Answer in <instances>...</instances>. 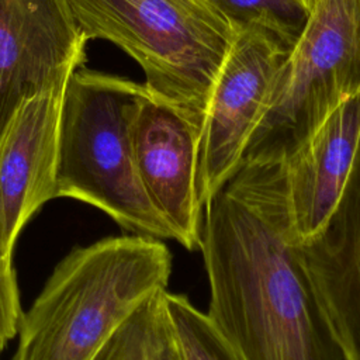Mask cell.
<instances>
[{"mask_svg": "<svg viewBox=\"0 0 360 360\" xmlns=\"http://www.w3.org/2000/svg\"><path fill=\"white\" fill-rule=\"evenodd\" d=\"M22 309L13 262H0V354L18 333Z\"/></svg>", "mask_w": 360, "mask_h": 360, "instance_id": "cell-15", "label": "cell"}, {"mask_svg": "<svg viewBox=\"0 0 360 360\" xmlns=\"http://www.w3.org/2000/svg\"><path fill=\"white\" fill-rule=\"evenodd\" d=\"M288 52L267 32L239 27L198 135V191L204 205L242 162L274 73Z\"/></svg>", "mask_w": 360, "mask_h": 360, "instance_id": "cell-6", "label": "cell"}, {"mask_svg": "<svg viewBox=\"0 0 360 360\" xmlns=\"http://www.w3.org/2000/svg\"><path fill=\"white\" fill-rule=\"evenodd\" d=\"M87 41L66 0H0V136L28 98L84 66Z\"/></svg>", "mask_w": 360, "mask_h": 360, "instance_id": "cell-7", "label": "cell"}, {"mask_svg": "<svg viewBox=\"0 0 360 360\" xmlns=\"http://www.w3.org/2000/svg\"><path fill=\"white\" fill-rule=\"evenodd\" d=\"M301 1H302L308 8H309V6H311V3H312V0H301Z\"/></svg>", "mask_w": 360, "mask_h": 360, "instance_id": "cell-16", "label": "cell"}, {"mask_svg": "<svg viewBox=\"0 0 360 360\" xmlns=\"http://www.w3.org/2000/svg\"><path fill=\"white\" fill-rule=\"evenodd\" d=\"M360 135V91L345 100L284 160L297 242L315 235L333 211L349 177Z\"/></svg>", "mask_w": 360, "mask_h": 360, "instance_id": "cell-11", "label": "cell"}, {"mask_svg": "<svg viewBox=\"0 0 360 360\" xmlns=\"http://www.w3.org/2000/svg\"><path fill=\"white\" fill-rule=\"evenodd\" d=\"M298 252L343 359L360 360V135L333 211Z\"/></svg>", "mask_w": 360, "mask_h": 360, "instance_id": "cell-10", "label": "cell"}, {"mask_svg": "<svg viewBox=\"0 0 360 360\" xmlns=\"http://www.w3.org/2000/svg\"><path fill=\"white\" fill-rule=\"evenodd\" d=\"M87 39H105L143 70L150 97L198 135L219 69L238 35L217 0H66Z\"/></svg>", "mask_w": 360, "mask_h": 360, "instance_id": "cell-3", "label": "cell"}, {"mask_svg": "<svg viewBox=\"0 0 360 360\" xmlns=\"http://www.w3.org/2000/svg\"><path fill=\"white\" fill-rule=\"evenodd\" d=\"M360 91V0H312L278 66L242 160L284 162Z\"/></svg>", "mask_w": 360, "mask_h": 360, "instance_id": "cell-5", "label": "cell"}, {"mask_svg": "<svg viewBox=\"0 0 360 360\" xmlns=\"http://www.w3.org/2000/svg\"><path fill=\"white\" fill-rule=\"evenodd\" d=\"M172 253L145 235L103 238L72 249L22 312L13 360H93L117 326L166 288Z\"/></svg>", "mask_w": 360, "mask_h": 360, "instance_id": "cell-2", "label": "cell"}, {"mask_svg": "<svg viewBox=\"0 0 360 360\" xmlns=\"http://www.w3.org/2000/svg\"><path fill=\"white\" fill-rule=\"evenodd\" d=\"M205 312L239 360H345L300 257L284 162L242 160L204 205Z\"/></svg>", "mask_w": 360, "mask_h": 360, "instance_id": "cell-1", "label": "cell"}, {"mask_svg": "<svg viewBox=\"0 0 360 360\" xmlns=\"http://www.w3.org/2000/svg\"><path fill=\"white\" fill-rule=\"evenodd\" d=\"M68 80L28 98L0 136V262H13L25 224L56 198L59 121Z\"/></svg>", "mask_w": 360, "mask_h": 360, "instance_id": "cell-9", "label": "cell"}, {"mask_svg": "<svg viewBox=\"0 0 360 360\" xmlns=\"http://www.w3.org/2000/svg\"><path fill=\"white\" fill-rule=\"evenodd\" d=\"M132 150L143 191L173 239L188 250L200 249L204 204L197 128L148 94L132 121Z\"/></svg>", "mask_w": 360, "mask_h": 360, "instance_id": "cell-8", "label": "cell"}, {"mask_svg": "<svg viewBox=\"0 0 360 360\" xmlns=\"http://www.w3.org/2000/svg\"><path fill=\"white\" fill-rule=\"evenodd\" d=\"M166 288L143 300L93 360H186L166 304Z\"/></svg>", "mask_w": 360, "mask_h": 360, "instance_id": "cell-12", "label": "cell"}, {"mask_svg": "<svg viewBox=\"0 0 360 360\" xmlns=\"http://www.w3.org/2000/svg\"><path fill=\"white\" fill-rule=\"evenodd\" d=\"M166 304L186 360H239L207 314L186 295L166 291Z\"/></svg>", "mask_w": 360, "mask_h": 360, "instance_id": "cell-14", "label": "cell"}, {"mask_svg": "<svg viewBox=\"0 0 360 360\" xmlns=\"http://www.w3.org/2000/svg\"><path fill=\"white\" fill-rule=\"evenodd\" d=\"M239 27L257 28L291 49L302 32L309 8L301 0H217Z\"/></svg>", "mask_w": 360, "mask_h": 360, "instance_id": "cell-13", "label": "cell"}, {"mask_svg": "<svg viewBox=\"0 0 360 360\" xmlns=\"http://www.w3.org/2000/svg\"><path fill=\"white\" fill-rule=\"evenodd\" d=\"M145 84L76 69L66 84L58 139L56 198L93 205L136 235L173 239L139 181L132 121Z\"/></svg>", "mask_w": 360, "mask_h": 360, "instance_id": "cell-4", "label": "cell"}]
</instances>
